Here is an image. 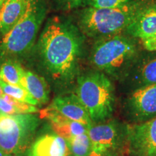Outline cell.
Instances as JSON below:
<instances>
[{
    "label": "cell",
    "instance_id": "3",
    "mask_svg": "<svg viewBox=\"0 0 156 156\" xmlns=\"http://www.w3.org/2000/svg\"><path fill=\"white\" fill-rule=\"evenodd\" d=\"M138 47L134 38L116 34L98 39L90 54L93 65L114 78L127 75L138 59Z\"/></svg>",
    "mask_w": 156,
    "mask_h": 156
},
{
    "label": "cell",
    "instance_id": "20",
    "mask_svg": "<svg viewBox=\"0 0 156 156\" xmlns=\"http://www.w3.org/2000/svg\"><path fill=\"white\" fill-rule=\"evenodd\" d=\"M0 85L5 94L8 95L17 101L28 103L33 106L39 104L38 101L29 93L28 91L23 87L6 83L2 80H0Z\"/></svg>",
    "mask_w": 156,
    "mask_h": 156
},
{
    "label": "cell",
    "instance_id": "11",
    "mask_svg": "<svg viewBox=\"0 0 156 156\" xmlns=\"http://www.w3.org/2000/svg\"><path fill=\"white\" fill-rule=\"evenodd\" d=\"M49 106L70 120L80 122L88 127L91 126L92 120L76 95L72 94L56 98Z\"/></svg>",
    "mask_w": 156,
    "mask_h": 156
},
{
    "label": "cell",
    "instance_id": "1",
    "mask_svg": "<svg viewBox=\"0 0 156 156\" xmlns=\"http://www.w3.org/2000/svg\"><path fill=\"white\" fill-rule=\"evenodd\" d=\"M83 38L71 23L59 17L48 20L41 34L38 48L48 71L54 79H69L75 73Z\"/></svg>",
    "mask_w": 156,
    "mask_h": 156
},
{
    "label": "cell",
    "instance_id": "31",
    "mask_svg": "<svg viewBox=\"0 0 156 156\" xmlns=\"http://www.w3.org/2000/svg\"><path fill=\"white\" fill-rule=\"evenodd\" d=\"M155 156H156V155H155Z\"/></svg>",
    "mask_w": 156,
    "mask_h": 156
},
{
    "label": "cell",
    "instance_id": "15",
    "mask_svg": "<svg viewBox=\"0 0 156 156\" xmlns=\"http://www.w3.org/2000/svg\"><path fill=\"white\" fill-rule=\"evenodd\" d=\"M67 141L57 134H46L30 148V156H67Z\"/></svg>",
    "mask_w": 156,
    "mask_h": 156
},
{
    "label": "cell",
    "instance_id": "7",
    "mask_svg": "<svg viewBox=\"0 0 156 156\" xmlns=\"http://www.w3.org/2000/svg\"><path fill=\"white\" fill-rule=\"evenodd\" d=\"M126 143L131 156H155L156 116L146 122L127 125Z\"/></svg>",
    "mask_w": 156,
    "mask_h": 156
},
{
    "label": "cell",
    "instance_id": "8",
    "mask_svg": "<svg viewBox=\"0 0 156 156\" xmlns=\"http://www.w3.org/2000/svg\"><path fill=\"white\" fill-rule=\"evenodd\" d=\"M127 126L109 122L90 126L87 135L92 144V151L98 153H112L122 142H126Z\"/></svg>",
    "mask_w": 156,
    "mask_h": 156
},
{
    "label": "cell",
    "instance_id": "4",
    "mask_svg": "<svg viewBox=\"0 0 156 156\" xmlns=\"http://www.w3.org/2000/svg\"><path fill=\"white\" fill-rule=\"evenodd\" d=\"M76 95L95 122L110 118L114 108V89L112 81L102 72L79 77Z\"/></svg>",
    "mask_w": 156,
    "mask_h": 156
},
{
    "label": "cell",
    "instance_id": "24",
    "mask_svg": "<svg viewBox=\"0 0 156 156\" xmlns=\"http://www.w3.org/2000/svg\"><path fill=\"white\" fill-rule=\"evenodd\" d=\"M109 153H96V152L92 151H91V153H90V155L88 156H108Z\"/></svg>",
    "mask_w": 156,
    "mask_h": 156
},
{
    "label": "cell",
    "instance_id": "25",
    "mask_svg": "<svg viewBox=\"0 0 156 156\" xmlns=\"http://www.w3.org/2000/svg\"><path fill=\"white\" fill-rule=\"evenodd\" d=\"M3 94H4V93H3V91H2V89L1 85H0V98L2 96Z\"/></svg>",
    "mask_w": 156,
    "mask_h": 156
},
{
    "label": "cell",
    "instance_id": "22",
    "mask_svg": "<svg viewBox=\"0 0 156 156\" xmlns=\"http://www.w3.org/2000/svg\"><path fill=\"white\" fill-rule=\"evenodd\" d=\"M85 0H56L57 3L66 9H73L77 8L78 7L83 5Z\"/></svg>",
    "mask_w": 156,
    "mask_h": 156
},
{
    "label": "cell",
    "instance_id": "14",
    "mask_svg": "<svg viewBox=\"0 0 156 156\" xmlns=\"http://www.w3.org/2000/svg\"><path fill=\"white\" fill-rule=\"evenodd\" d=\"M30 0H5L0 7V33L5 36L21 19Z\"/></svg>",
    "mask_w": 156,
    "mask_h": 156
},
{
    "label": "cell",
    "instance_id": "27",
    "mask_svg": "<svg viewBox=\"0 0 156 156\" xmlns=\"http://www.w3.org/2000/svg\"><path fill=\"white\" fill-rule=\"evenodd\" d=\"M5 2V0H0V7H1L2 5Z\"/></svg>",
    "mask_w": 156,
    "mask_h": 156
},
{
    "label": "cell",
    "instance_id": "18",
    "mask_svg": "<svg viewBox=\"0 0 156 156\" xmlns=\"http://www.w3.org/2000/svg\"><path fill=\"white\" fill-rule=\"evenodd\" d=\"M0 109L8 114H30L38 112L35 106L17 101L5 93L0 98Z\"/></svg>",
    "mask_w": 156,
    "mask_h": 156
},
{
    "label": "cell",
    "instance_id": "17",
    "mask_svg": "<svg viewBox=\"0 0 156 156\" xmlns=\"http://www.w3.org/2000/svg\"><path fill=\"white\" fill-rule=\"evenodd\" d=\"M25 73L20 64L13 61L6 62L0 68L2 80L23 88H25Z\"/></svg>",
    "mask_w": 156,
    "mask_h": 156
},
{
    "label": "cell",
    "instance_id": "6",
    "mask_svg": "<svg viewBox=\"0 0 156 156\" xmlns=\"http://www.w3.org/2000/svg\"><path fill=\"white\" fill-rule=\"evenodd\" d=\"M38 124V119L32 114L0 112V151L9 155L24 153L34 139Z\"/></svg>",
    "mask_w": 156,
    "mask_h": 156
},
{
    "label": "cell",
    "instance_id": "2",
    "mask_svg": "<svg viewBox=\"0 0 156 156\" xmlns=\"http://www.w3.org/2000/svg\"><path fill=\"white\" fill-rule=\"evenodd\" d=\"M152 3L151 0H134L117 7H87L80 14L78 25L82 32L90 38L100 39L119 34Z\"/></svg>",
    "mask_w": 156,
    "mask_h": 156
},
{
    "label": "cell",
    "instance_id": "29",
    "mask_svg": "<svg viewBox=\"0 0 156 156\" xmlns=\"http://www.w3.org/2000/svg\"><path fill=\"white\" fill-rule=\"evenodd\" d=\"M5 156H9V155H5Z\"/></svg>",
    "mask_w": 156,
    "mask_h": 156
},
{
    "label": "cell",
    "instance_id": "30",
    "mask_svg": "<svg viewBox=\"0 0 156 156\" xmlns=\"http://www.w3.org/2000/svg\"><path fill=\"white\" fill-rule=\"evenodd\" d=\"M0 80H1V77H0Z\"/></svg>",
    "mask_w": 156,
    "mask_h": 156
},
{
    "label": "cell",
    "instance_id": "13",
    "mask_svg": "<svg viewBox=\"0 0 156 156\" xmlns=\"http://www.w3.org/2000/svg\"><path fill=\"white\" fill-rule=\"evenodd\" d=\"M128 36L140 41L156 34V3L148 5L126 28Z\"/></svg>",
    "mask_w": 156,
    "mask_h": 156
},
{
    "label": "cell",
    "instance_id": "12",
    "mask_svg": "<svg viewBox=\"0 0 156 156\" xmlns=\"http://www.w3.org/2000/svg\"><path fill=\"white\" fill-rule=\"evenodd\" d=\"M136 60L127 74L135 89L156 83V51Z\"/></svg>",
    "mask_w": 156,
    "mask_h": 156
},
{
    "label": "cell",
    "instance_id": "21",
    "mask_svg": "<svg viewBox=\"0 0 156 156\" xmlns=\"http://www.w3.org/2000/svg\"><path fill=\"white\" fill-rule=\"evenodd\" d=\"M134 0H85L83 5L91 7H112L126 5Z\"/></svg>",
    "mask_w": 156,
    "mask_h": 156
},
{
    "label": "cell",
    "instance_id": "23",
    "mask_svg": "<svg viewBox=\"0 0 156 156\" xmlns=\"http://www.w3.org/2000/svg\"><path fill=\"white\" fill-rule=\"evenodd\" d=\"M144 48L147 51H156V34L149 38L141 41Z\"/></svg>",
    "mask_w": 156,
    "mask_h": 156
},
{
    "label": "cell",
    "instance_id": "19",
    "mask_svg": "<svg viewBox=\"0 0 156 156\" xmlns=\"http://www.w3.org/2000/svg\"><path fill=\"white\" fill-rule=\"evenodd\" d=\"M66 141L68 148L67 156H88L92 151V144L87 133L73 136Z\"/></svg>",
    "mask_w": 156,
    "mask_h": 156
},
{
    "label": "cell",
    "instance_id": "9",
    "mask_svg": "<svg viewBox=\"0 0 156 156\" xmlns=\"http://www.w3.org/2000/svg\"><path fill=\"white\" fill-rule=\"evenodd\" d=\"M128 118L139 124L156 116V83L134 89L126 103Z\"/></svg>",
    "mask_w": 156,
    "mask_h": 156
},
{
    "label": "cell",
    "instance_id": "10",
    "mask_svg": "<svg viewBox=\"0 0 156 156\" xmlns=\"http://www.w3.org/2000/svg\"><path fill=\"white\" fill-rule=\"evenodd\" d=\"M41 118L47 119L51 124V127L56 134L65 140L73 136L87 133L89 127L85 124L70 120L67 117L59 114L53 108L48 106L40 112Z\"/></svg>",
    "mask_w": 156,
    "mask_h": 156
},
{
    "label": "cell",
    "instance_id": "26",
    "mask_svg": "<svg viewBox=\"0 0 156 156\" xmlns=\"http://www.w3.org/2000/svg\"><path fill=\"white\" fill-rule=\"evenodd\" d=\"M108 156H118V155H117L116 154L114 153V152H112V153H109Z\"/></svg>",
    "mask_w": 156,
    "mask_h": 156
},
{
    "label": "cell",
    "instance_id": "5",
    "mask_svg": "<svg viewBox=\"0 0 156 156\" xmlns=\"http://www.w3.org/2000/svg\"><path fill=\"white\" fill-rule=\"evenodd\" d=\"M46 16V8L41 0H30L28 9L17 24L3 36L0 44L2 55H20L32 48L41 25Z\"/></svg>",
    "mask_w": 156,
    "mask_h": 156
},
{
    "label": "cell",
    "instance_id": "28",
    "mask_svg": "<svg viewBox=\"0 0 156 156\" xmlns=\"http://www.w3.org/2000/svg\"><path fill=\"white\" fill-rule=\"evenodd\" d=\"M5 154L2 151H0V156H5Z\"/></svg>",
    "mask_w": 156,
    "mask_h": 156
},
{
    "label": "cell",
    "instance_id": "16",
    "mask_svg": "<svg viewBox=\"0 0 156 156\" xmlns=\"http://www.w3.org/2000/svg\"><path fill=\"white\" fill-rule=\"evenodd\" d=\"M25 88L39 103L48 102L49 88L48 84L42 77L32 72H25Z\"/></svg>",
    "mask_w": 156,
    "mask_h": 156
}]
</instances>
